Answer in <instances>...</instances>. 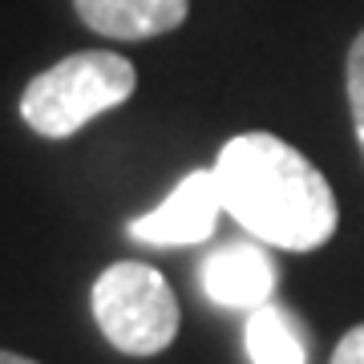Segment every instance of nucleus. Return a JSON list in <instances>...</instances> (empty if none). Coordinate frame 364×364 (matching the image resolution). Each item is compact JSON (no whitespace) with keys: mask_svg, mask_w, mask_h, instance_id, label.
Wrapping results in <instances>:
<instances>
[{"mask_svg":"<svg viewBox=\"0 0 364 364\" xmlns=\"http://www.w3.org/2000/svg\"><path fill=\"white\" fill-rule=\"evenodd\" d=\"M223 210L255 243L279 251H316L336 235L340 207L320 170L275 134H239L215 158Z\"/></svg>","mask_w":364,"mask_h":364,"instance_id":"obj_1","label":"nucleus"},{"mask_svg":"<svg viewBox=\"0 0 364 364\" xmlns=\"http://www.w3.org/2000/svg\"><path fill=\"white\" fill-rule=\"evenodd\" d=\"M134 85L138 73L122 53H73L28 81V90L21 93V117L41 138H69L93 117L130 102Z\"/></svg>","mask_w":364,"mask_h":364,"instance_id":"obj_2","label":"nucleus"},{"mask_svg":"<svg viewBox=\"0 0 364 364\" xmlns=\"http://www.w3.org/2000/svg\"><path fill=\"white\" fill-rule=\"evenodd\" d=\"M93 320L102 336L126 356H158L178 336L182 312L166 275L150 263H114L93 284Z\"/></svg>","mask_w":364,"mask_h":364,"instance_id":"obj_3","label":"nucleus"},{"mask_svg":"<svg viewBox=\"0 0 364 364\" xmlns=\"http://www.w3.org/2000/svg\"><path fill=\"white\" fill-rule=\"evenodd\" d=\"M223 210L215 170H191L154 210L130 223V239L146 247H195L215 235Z\"/></svg>","mask_w":364,"mask_h":364,"instance_id":"obj_4","label":"nucleus"},{"mask_svg":"<svg viewBox=\"0 0 364 364\" xmlns=\"http://www.w3.org/2000/svg\"><path fill=\"white\" fill-rule=\"evenodd\" d=\"M203 291L223 308H259L275 291V263L263 243H231L203 259Z\"/></svg>","mask_w":364,"mask_h":364,"instance_id":"obj_5","label":"nucleus"},{"mask_svg":"<svg viewBox=\"0 0 364 364\" xmlns=\"http://www.w3.org/2000/svg\"><path fill=\"white\" fill-rule=\"evenodd\" d=\"M73 9L109 41H150L174 33L191 13V0H73Z\"/></svg>","mask_w":364,"mask_h":364,"instance_id":"obj_6","label":"nucleus"},{"mask_svg":"<svg viewBox=\"0 0 364 364\" xmlns=\"http://www.w3.org/2000/svg\"><path fill=\"white\" fill-rule=\"evenodd\" d=\"M247 356L251 364H308V336L296 312L284 304H259L247 316Z\"/></svg>","mask_w":364,"mask_h":364,"instance_id":"obj_7","label":"nucleus"},{"mask_svg":"<svg viewBox=\"0 0 364 364\" xmlns=\"http://www.w3.org/2000/svg\"><path fill=\"white\" fill-rule=\"evenodd\" d=\"M348 105H352V126H356V142H360V158H364V33L348 49Z\"/></svg>","mask_w":364,"mask_h":364,"instance_id":"obj_8","label":"nucleus"},{"mask_svg":"<svg viewBox=\"0 0 364 364\" xmlns=\"http://www.w3.org/2000/svg\"><path fill=\"white\" fill-rule=\"evenodd\" d=\"M332 364H364V324L348 328L340 336L336 352H332Z\"/></svg>","mask_w":364,"mask_h":364,"instance_id":"obj_9","label":"nucleus"},{"mask_svg":"<svg viewBox=\"0 0 364 364\" xmlns=\"http://www.w3.org/2000/svg\"><path fill=\"white\" fill-rule=\"evenodd\" d=\"M0 364H37V360H28V356H16V352H0Z\"/></svg>","mask_w":364,"mask_h":364,"instance_id":"obj_10","label":"nucleus"}]
</instances>
